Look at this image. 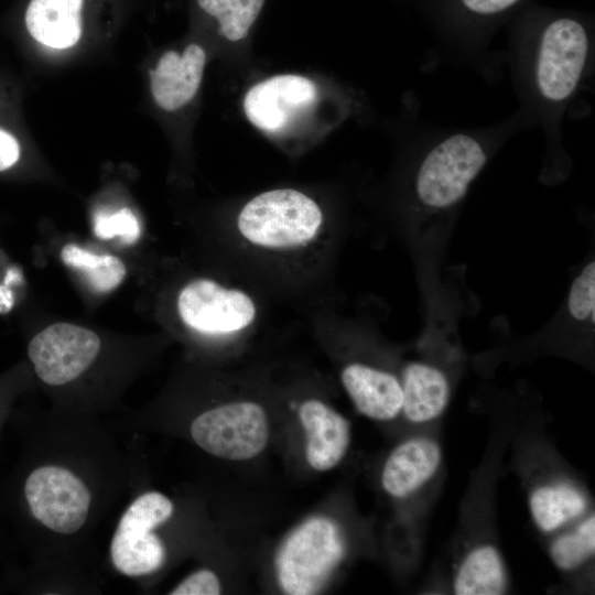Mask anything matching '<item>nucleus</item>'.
Returning a JSON list of instances; mask_svg holds the SVG:
<instances>
[{
  "label": "nucleus",
  "instance_id": "obj_1",
  "mask_svg": "<svg viewBox=\"0 0 595 595\" xmlns=\"http://www.w3.org/2000/svg\"><path fill=\"white\" fill-rule=\"evenodd\" d=\"M8 425L19 448L0 482V517L26 552V567L54 581L97 576L91 538L139 484V448L98 416L67 409L13 410Z\"/></svg>",
  "mask_w": 595,
  "mask_h": 595
},
{
  "label": "nucleus",
  "instance_id": "obj_2",
  "mask_svg": "<svg viewBox=\"0 0 595 595\" xmlns=\"http://www.w3.org/2000/svg\"><path fill=\"white\" fill-rule=\"evenodd\" d=\"M594 40L589 25L572 14H549L519 28L511 60L520 111L541 126L547 145L561 147L562 121L589 77Z\"/></svg>",
  "mask_w": 595,
  "mask_h": 595
},
{
  "label": "nucleus",
  "instance_id": "obj_3",
  "mask_svg": "<svg viewBox=\"0 0 595 595\" xmlns=\"http://www.w3.org/2000/svg\"><path fill=\"white\" fill-rule=\"evenodd\" d=\"M527 127L531 125L519 110L489 128L421 129V156L413 178L414 201L421 212L437 215L457 207L490 155Z\"/></svg>",
  "mask_w": 595,
  "mask_h": 595
},
{
  "label": "nucleus",
  "instance_id": "obj_4",
  "mask_svg": "<svg viewBox=\"0 0 595 595\" xmlns=\"http://www.w3.org/2000/svg\"><path fill=\"white\" fill-rule=\"evenodd\" d=\"M323 221L321 207L310 196L293 188H277L255 196L241 208L237 229L258 249L291 252L313 244Z\"/></svg>",
  "mask_w": 595,
  "mask_h": 595
},
{
  "label": "nucleus",
  "instance_id": "obj_5",
  "mask_svg": "<svg viewBox=\"0 0 595 595\" xmlns=\"http://www.w3.org/2000/svg\"><path fill=\"white\" fill-rule=\"evenodd\" d=\"M137 486L112 531L107 560L113 572L139 585L166 564L167 548L158 524L170 518L175 507L163 493L139 491Z\"/></svg>",
  "mask_w": 595,
  "mask_h": 595
},
{
  "label": "nucleus",
  "instance_id": "obj_6",
  "mask_svg": "<svg viewBox=\"0 0 595 595\" xmlns=\"http://www.w3.org/2000/svg\"><path fill=\"white\" fill-rule=\"evenodd\" d=\"M344 556L337 526L326 518H313L294 530L275 560L282 589L291 595L317 593Z\"/></svg>",
  "mask_w": 595,
  "mask_h": 595
},
{
  "label": "nucleus",
  "instance_id": "obj_7",
  "mask_svg": "<svg viewBox=\"0 0 595 595\" xmlns=\"http://www.w3.org/2000/svg\"><path fill=\"white\" fill-rule=\"evenodd\" d=\"M192 441L204 452L230 461L260 454L269 439L264 410L255 402H231L206 409L188 424Z\"/></svg>",
  "mask_w": 595,
  "mask_h": 595
},
{
  "label": "nucleus",
  "instance_id": "obj_8",
  "mask_svg": "<svg viewBox=\"0 0 595 595\" xmlns=\"http://www.w3.org/2000/svg\"><path fill=\"white\" fill-rule=\"evenodd\" d=\"M99 336L71 323H55L35 334L28 357L36 378L48 388L75 386L95 366L101 354Z\"/></svg>",
  "mask_w": 595,
  "mask_h": 595
},
{
  "label": "nucleus",
  "instance_id": "obj_9",
  "mask_svg": "<svg viewBox=\"0 0 595 595\" xmlns=\"http://www.w3.org/2000/svg\"><path fill=\"white\" fill-rule=\"evenodd\" d=\"M177 311L188 328L210 337L237 335L247 329L257 315L250 295L210 279L187 283L178 294Z\"/></svg>",
  "mask_w": 595,
  "mask_h": 595
},
{
  "label": "nucleus",
  "instance_id": "obj_10",
  "mask_svg": "<svg viewBox=\"0 0 595 595\" xmlns=\"http://www.w3.org/2000/svg\"><path fill=\"white\" fill-rule=\"evenodd\" d=\"M317 87L310 78L285 74L267 78L252 86L244 99L248 120L267 133H279L317 98Z\"/></svg>",
  "mask_w": 595,
  "mask_h": 595
},
{
  "label": "nucleus",
  "instance_id": "obj_11",
  "mask_svg": "<svg viewBox=\"0 0 595 595\" xmlns=\"http://www.w3.org/2000/svg\"><path fill=\"white\" fill-rule=\"evenodd\" d=\"M206 63V53L198 44H190L182 54L165 52L150 72L151 93L155 104L177 110L196 95Z\"/></svg>",
  "mask_w": 595,
  "mask_h": 595
},
{
  "label": "nucleus",
  "instance_id": "obj_12",
  "mask_svg": "<svg viewBox=\"0 0 595 595\" xmlns=\"http://www.w3.org/2000/svg\"><path fill=\"white\" fill-rule=\"evenodd\" d=\"M306 432V459L316 470H328L344 457L349 444V423L318 400H307L299 411Z\"/></svg>",
  "mask_w": 595,
  "mask_h": 595
},
{
  "label": "nucleus",
  "instance_id": "obj_13",
  "mask_svg": "<svg viewBox=\"0 0 595 595\" xmlns=\"http://www.w3.org/2000/svg\"><path fill=\"white\" fill-rule=\"evenodd\" d=\"M523 0H447L446 36L458 53L474 55L494 24Z\"/></svg>",
  "mask_w": 595,
  "mask_h": 595
},
{
  "label": "nucleus",
  "instance_id": "obj_14",
  "mask_svg": "<svg viewBox=\"0 0 595 595\" xmlns=\"http://www.w3.org/2000/svg\"><path fill=\"white\" fill-rule=\"evenodd\" d=\"M342 382L357 410L374 420H391L402 408L401 382L390 372L364 364H350Z\"/></svg>",
  "mask_w": 595,
  "mask_h": 595
},
{
  "label": "nucleus",
  "instance_id": "obj_15",
  "mask_svg": "<svg viewBox=\"0 0 595 595\" xmlns=\"http://www.w3.org/2000/svg\"><path fill=\"white\" fill-rule=\"evenodd\" d=\"M85 0H30L24 23L30 35L52 48L74 46L83 33Z\"/></svg>",
  "mask_w": 595,
  "mask_h": 595
},
{
  "label": "nucleus",
  "instance_id": "obj_16",
  "mask_svg": "<svg viewBox=\"0 0 595 595\" xmlns=\"http://www.w3.org/2000/svg\"><path fill=\"white\" fill-rule=\"evenodd\" d=\"M441 448L430 439H413L400 444L386 461L382 486L398 498L416 490L439 468Z\"/></svg>",
  "mask_w": 595,
  "mask_h": 595
},
{
  "label": "nucleus",
  "instance_id": "obj_17",
  "mask_svg": "<svg viewBox=\"0 0 595 595\" xmlns=\"http://www.w3.org/2000/svg\"><path fill=\"white\" fill-rule=\"evenodd\" d=\"M401 387V410L408 420L415 423L439 416L450 399V385L445 374L424 363H411L404 368Z\"/></svg>",
  "mask_w": 595,
  "mask_h": 595
},
{
  "label": "nucleus",
  "instance_id": "obj_18",
  "mask_svg": "<svg viewBox=\"0 0 595 595\" xmlns=\"http://www.w3.org/2000/svg\"><path fill=\"white\" fill-rule=\"evenodd\" d=\"M505 588V571L493 547L474 549L463 561L455 578L458 595H497Z\"/></svg>",
  "mask_w": 595,
  "mask_h": 595
},
{
  "label": "nucleus",
  "instance_id": "obj_19",
  "mask_svg": "<svg viewBox=\"0 0 595 595\" xmlns=\"http://www.w3.org/2000/svg\"><path fill=\"white\" fill-rule=\"evenodd\" d=\"M63 262L77 270L98 293H108L125 279L127 269L123 262L110 255H96L76 245H65L61 251Z\"/></svg>",
  "mask_w": 595,
  "mask_h": 595
},
{
  "label": "nucleus",
  "instance_id": "obj_20",
  "mask_svg": "<svg viewBox=\"0 0 595 595\" xmlns=\"http://www.w3.org/2000/svg\"><path fill=\"white\" fill-rule=\"evenodd\" d=\"M195 2L199 11L215 21L223 37L238 42L248 36L266 0H195Z\"/></svg>",
  "mask_w": 595,
  "mask_h": 595
},
{
  "label": "nucleus",
  "instance_id": "obj_21",
  "mask_svg": "<svg viewBox=\"0 0 595 595\" xmlns=\"http://www.w3.org/2000/svg\"><path fill=\"white\" fill-rule=\"evenodd\" d=\"M585 507L583 495L566 486L541 487L530 498L531 513L543 531H552L580 516Z\"/></svg>",
  "mask_w": 595,
  "mask_h": 595
},
{
  "label": "nucleus",
  "instance_id": "obj_22",
  "mask_svg": "<svg viewBox=\"0 0 595 595\" xmlns=\"http://www.w3.org/2000/svg\"><path fill=\"white\" fill-rule=\"evenodd\" d=\"M595 550V518L591 516L573 532L556 539L551 547L553 562L562 570H572L587 560Z\"/></svg>",
  "mask_w": 595,
  "mask_h": 595
},
{
  "label": "nucleus",
  "instance_id": "obj_23",
  "mask_svg": "<svg viewBox=\"0 0 595 595\" xmlns=\"http://www.w3.org/2000/svg\"><path fill=\"white\" fill-rule=\"evenodd\" d=\"M567 309L576 321L595 322V262H588L573 280Z\"/></svg>",
  "mask_w": 595,
  "mask_h": 595
},
{
  "label": "nucleus",
  "instance_id": "obj_24",
  "mask_svg": "<svg viewBox=\"0 0 595 595\" xmlns=\"http://www.w3.org/2000/svg\"><path fill=\"white\" fill-rule=\"evenodd\" d=\"M140 224L129 208L115 213L99 212L94 216V232L100 239L120 238L126 245L134 244L140 236Z\"/></svg>",
  "mask_w": 595,
  "mask_h": 595
},
{
  "label": "nucleus",
  "instance_id": "obj_25",
  "mask_svg": "<svg viewBox=\"0 0 595 595\" xmlns=\"http://www.w3.org/2000/svg\"><path fill=\"white\" fill-rule=\"evenodd\" d=\"M220 589V582L216 573L209 569H199L184 577L169 594L218 595Z\"/></svg>",
  "mask_w": 595,
  "mask_h": 595
},
{
  "label": "nucleus",
  "instance_id": "obj_26",
  "mask_svg": "<svg viewBox=\"0 0 595 595\" xmlns=\"http://www.w3.org/2000/svg\"><path fill=\"white\" fill-rule=\"evenodd\" d=\"M20 156L19 143L13 136L0 129V171L8 170Z\"/></svg>",
  "mask_w": 595,
  "mask_h": 595
},
{
  "label": "nucleus",
  "instance_id": "obj_27",
  "mask_svg": "<svg viewBox=\"0 0 595 595\" xmlns=\"http://www.w3.org/2000/svg\"><path fill=\"white\" fill-rule=\"evenodd\" d=\"M0 389V433L8 424L10 416L13 412V397L15 396L14 390Z\"/></svg>",
  "mask_w": 595,
  "mask_h": 595
},
{
  "label": "nucleus",
  "instance_id": "obj_28",
  "mask_svg": "<svg viewBox=\"0 0 595 595\" xmlns=\"http://www.w3.org/2000/svg\"><path fill=\"white\" fill-rule=\"evenodd\" d=\"M11 541L0 531V591H3V577L7 565L11 562Z\"/></svg>",
  "mask_w": 595,
  "mask_h": 595
}]
</instances>
